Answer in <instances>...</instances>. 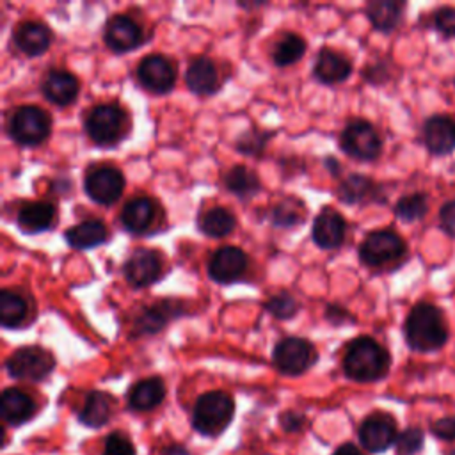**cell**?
Returning <instances> with one entry per match:
<instances>
[{"mask_svg": "<svg viewBox=\"0 0 455 455\" xmlns=\"http://www.w3.org/2000/svg\"><path fill=\"white\" fill-rule=\"evenodd\" d=\"M403 336L409 348L416 352H435L450 338L446 316L432 302H418L411 307L403 322Z\"/></svg>", "mask_w": 455, "mask_h": 455, "instance_id": "cell-1", "label": "cell"}, {"mask_svg": "<svg viewBox=\"0 0 455 455\" xmlns=\"http://www.w3.org/2000/svg\"><path fill=\"white\" fill-rule=\"evenodd\" d=\"M391 366L389 352L373 338H355L343 357V371L355 382H375L387 375Z\"/></svg>", "mask_w": 455, "mask_h": 455, "instance_id": "cell-2", "label": "cell"}, {"mask_svg": "<svg viewBox=\"0 0 455 455\" xmlns=\"http://www.w3.org/2000/svg\"><path fill=\"white\" fill-rule=\"evenodd\" d=\"M235 414L233 396L224 391H208L194 405L192 423L203 435H219L231 423Z\"/></svg>", "mask_w": 455, "mask_h": 455, "instance_id": "cell-3", "label": "cell"}, {"mask_svg": "<svg viewBox=\"0 0 455 455\" xmlns=\"http://www.w3.org/2000/svg\"><path fill=\"white\" fill-rule=\"evenodd\" d=\"M52 130L50 116L36 107V105H23L18 107L7 123V132L11 139L21 146H37L44 142Z\"/></svg>", "mask_w": 455, "mask_h": 455, "instance_id": "cell-4", "label": "cell"}, {"mask_svg": "<svg viewBox=\"0 0 455 455\" xmlns=\"http://www.w3.org/2000/svg\"><path fill=\"white\" fill-rule=\"evenodd\" d=\"M407 254L405 240L393 229H377L364 236L359 245V259L371 268L389 265Z\"/></svg>", "mask_w": 455, "mask_h": 455, "instance_id": "cell-5", "label": "cell"}, {"mask_svg": "<svg viewBox=\"0 0 455 455\" xmlns=\"http://www.w3.org/2000/svg\"><path fill=\"white\" fill-rule=\"evenodd\" d=\"M339 148L355 160L371 162L382 153V139L371 123L354 119L343 128L339 135Z\"/></svg>", "mask_w": 455, "mask_h": 455, "instance_id": "cell-6", "label": "cell"}, {"mask_svg": "<svg viewBox=\"0 0 455 455\" xmlns=\"http://www.w3.org/2000/svg\"><path fill=\"white\" fill-rule=\"evenodd\" d=\"M55 368L53 355L36 345L14 350L5 361V370L11 377L20 380H43Z\"/></svg>", "mask_w": 455, "mask_h": 455, "instance_id": "cell-7", "label": "cell"}, {"mask_svg": "<svg viewBox=\"0 0 455 455\" xmlns=\"http://www.w3.org/2000/svg\"><path fill=\"white\" fill-rule=\"evenodd\" d=\"M124 112L116 103L96 105L85 117V132L100 146H108L123 137Z\"/></svg>", "mask_w": 455, "mask_h": 455, "instance_id": "cell-8", "label": "cell"}, {"mask_svg": "<svg viewBox=\"0 0 455 455\" xmlns=\"http://www.w3.org/2000/svg\"><path fill=\"white\" fill-rule=\"evenodd\" d=\"M272 359L281 373L300 375L315 364L316 350L307 339L288 336L274 347Z\"/></svg>", "mask_w": 455, "mask_h": 455, "instance_id": "cell-9", "label": "cell"}, {"mask_svg": "<svg viewBox=\"0 0 455 455\" xmlns=\"http://www.w3.org/2000/svg\"><path fill=\"white\" fill-rule=\"evenodd\" d=\"M84 190L94 203L112 204L124 190V176L114 167H96L85 174Z\"/></svg>", "mask_w": 455, "mask_h": 455, "instance_id": "cell-10", "label": "cell"}, {"mask_svg": "<svg viewBox=\"0 0 455 455\" xmlns=\"http://www.w3.org/2000/svg\"><path fill=\"white\" fill-rule=\"evenodd\" d=\"M137 78L151 92L165 94L172 89L176 80L174 64L162 53L146 55L137 66Z\"/></svg>", "mask_w": 455, "mask_h": 455, "instance_id": "cell-11", "label": "cell"}, {"mask_svg": "<svg viewBox=\"0 0 455 455\" xmlns=\"http://www.w3.org/2000/svg\"><path fill=\"white\" fill-rule=\"evenodd\" d=\"M421 140L434 156H446L455 151V119L448 114H434L421 126Z\"/></svg>", "mask_w": 455, "mask_h": 455, "instance_id": "cell-12", "label": "cell"}, {"mask_svg": "<svg viewBox=\"0 0 455 455\" xmlns=\"http://www.w3.org/2000/svg\"><path fill=\"white\" fill-rule=\"evenodd\" d=\"M103 39L112 52L124 53L140 46L144 41V34L133 18L126 14H116L105 25Z\"/></svg>", "mask_w": 455, "mask_h": 455, "instance_id": "cell-13", "label": "cell"}, {"mask_svg": "<svg viewBox=\"0 0 455 455\" xmlns=\"http://www.w3.org/2000/svg\"><path fill=\"white\" fill-rule=\"evenodd\" d=\"M245 268H247L245 252L233 245L217 249L208 261V275L220 284H229L240 279Z\"/></svg>", "mask_w": 455, "mask_h": 455, "instance_id": "cell-14", "label": "cell"}, {"mask_svg": "<svg viewBox=\"0 0 455 455\" xmlns=\"http://www.w3.org/2000/svg\"><path fill=\"white\" fill-rule=\"evenodd\" d=\"M361 444L373 453L387 450L396 441V425L387 414H371L359 427Z\"/></svg>", "mask_w": 455, "mask_h": 455, "instance_id": "cell-15", "label": "cell"}, {"mask_svg": "<svg viewBox=\"0 0 455 455\" xmlns=\"http://www.w3.org/2000/svg\"><path fill=\"white\" fill-rule=\"evenodd\" d=\"M160 259L155 251L137 249L133 251L123 265L126 281L135 288H144L155 283L160 275Z\"/></svg>", "mask_w": 455, "mask_h": 455, "instance_id": "cell-16", "label": "cell"}, {"mask_svg": "<svg viewBox=\"0 0 455 455\" xmlns=\"http://www.w3.org/2000/svg\"><path fill=\"white\" fill-rule=\"evenodd\" d=\"M313 242L322 249H336L345 238V219L332 208H323L313 220Z\"/></svg>", "mask_w": 455, "mask_h": 455, "instance_id": "cell-17", "label": "cell"}, {"mask_svg": "<svg viewBox=\"0 0 455 455\" xmlns=\"http://www.w3.org/2000/svg\"><path fill=\"white\" fill-rule=\"evenodd\" d=\"M43 94L48 101L66 107L73 103L78 96V80L75 75L62 71V69H52L44 80H43Z\"/></svg>", "mask_w": 455, "mask_h": 455, "instance_id": "cell-18", "label": "cell"}, {"mask_svg": "<svg viewBox=\"0 0 455 455\" xmlns=\"http://www.w3.org/2000/svg\"><path fill=\"white\" fill-rule=\"evenodd\" d=\"M352 73V64L347 57H343L341 53L323 48L320 50L315 68H313V75L318 82L322 84H339L343 80H347Z\"/></svg>", "mask_w": 455, "mask_h": 455, "instance_id": "cell-19", "label": "cell"}, {"mask_svg": "<svg viewBox=\"0 0 455 455\" xmlns=\"http://www.w3.org/2000/svg\"><path fill=\"white\" fill-rule=\"evenodd\" d=\"M187 87L199 96L213 94L219 89V73L208 57L194 59L185 71Z\"/></svg>", "mask_w": 455, "mask_h": 455, "instance_id": "cell-20", "label": "cell"}, {"mask_svg": "<svg viewBox=\"0 0 455 455\" xmlns=\"http://www.w3.org/2000/svg\"><path fill=\"white\" fill-rule=\"evenodd\" d=\"M50 41L52 34L48 27L39 21H25L14 32L16 48L28 57H37L44 53L50 46Z\"/></svg>", "mask_w": 455, "mask_h": 455, "instance_id": "cell-21", "label": "cell"}, {"mask_svg": "<svg viewBox=\"0 0 455 455\" xmlns=\"http://www.w3.org/2000/svg\"><path fill=\"white\" fill-rule=\"evenodd\" d=\"M2 418L9 425H21L28 421L36 412L34 400L18 387H7L0 398Z\"/></svg>", "mask_w": 455, "mask_h": 455, "instance_id": "cell-22", "label": "cell"}, {"mask_svg": "<svg viewBox=\"0 0 455 455\" xmlns=\"http://www.w3.org/2000/svg\"><path fill=\"white\" fill-rule=\"evenodd\" d=\"M403 9H405L403 2L373 0V2L366 4L364 11H366V16L375 30L389 34L402 23Z\"/></svg>", "mask_w": 455, "mask_h": 455, "instance_id": "cell-23", "label": "cell"}, {"mask_svg": "<svg viewBox=\"0 0 455 455\" xmlns=\"http://www.w3.org/2000/svg\"><path fill=\"white\" fill-rule=\"evenodd\" d=\"M165 396V386L160 377H148L139 380L128 391V405L133 411H151L162 403Z\"/></svg>", "mask_w": 455, "mask_h": 455, "instance_id": "cell-24", "label": "cell"}, {"mask_svg": "<svg viewBox=\"0 0 455 455\" xmlns=\"http://www.w3.org/2000/svg\"><path fill=\"white\" fill-rule=\"evenodd\" d=\"M16 222L25 233H39L55 222V206L50 201H34L21 206Z\"/></svg>", "mask_w": 455, "mask_h": 455, "instance_id": "cell-25", "label": "cell"}, {"mask_svg": "<svg viewBox=\"0 0 455 455\" xmlns=\"http://www.w3.org/2000/svg\"><path fill=\"white\" fill-rule=\"evenodd\" d=\"M156 204L149 197H135L128 201L121 212L123 226L132 233H144L155 220Z\"/></svg>", "mask_w": 455, "mask_h": 455, "instance_id": "cell-26", "label": "cell"}, {"mask_svg": "<svg viewBox=\"0 0 455 455\" xmlns=\"http://www.w3.org/2000/svg\"><path fill=\"white\" fill-rule=\"evenodd\" d=\"M114 398L105 391H91L78 412V419L91 428L103 427L112 414Z\"/></svg>", "mask_w": 455, "mask_h": 455, "instance_id": "cell-27", "label": "cell"}, {"mask_svg": "<svg viewBox=\"0 0 455 455\" xmlns=\"http://www.w3.org/2000/svg\"><path fill=\"white\" fill-rule=\"evenodd\" d=\"M64 236L73 249H91L107 240V228L100 219H87L69 228Z\"/></svg>", "mask_w": 455, "mask_h": 455, "instance_id": "cell-28", "label": "cell"}, {"mask_svg": "<svg viewBox=\"0 0 455 455\" xmlns=\"http://www.w3.org/2000/svg\"><path fill=\"white\" fill-rule=\"evenodd\" d=\"M226 188L236 197L247 201L259 190V178L245 165H233L224 176Z\"/></svg>", "mask_w": 455, "mask_h": 455, "instance_id": "cell-29", "label": "cell"}, {"mask_svg": "<svg viewBox=\"0 0 455 455\" xmlns=\"http://www.w3.org/2000/svg\"><path fill=\"white\" fill-rule=\"evenodd\" d=\"M235 226H236L235 215L222 206L210 208L199 219V229L212 238H222L229 235L235 229Z\"/></svg>", "mask_w": 455, "mask_h": 455, "instance_id": "cell-30", "label": "cell"}, {"mask_svg": "<svg viewBox=\"0 0 455 455\" xmlns=\"http://www.w3.org/2000/svg\"><path fill=\"white\" fill-rule=\"evenodd\" d=\"M172 313V302L162 300L158 304H153L140 311V315L135 320V332L137 334H153L158 332L169 320Z\"/></svg>", "mask_w": 455, "mask_h": 455, "instance_id": "cell-31", "label": "cell"}, {"mask_svg": "<svg viewBox=\"0 0 455 455\" xmlns=\"http://www.w3.org/2000/svg\"><path fill=\"white\" fill-rule=\"evenodd\" d=\"M341 201L354 204V203H363L370 197L377 196V185L363 174H350L348 178H345L339 185L338 190Z\"/></svg>", "mask_w": 455, "mask_h": 455, "instance_id": "cell-32", "label": "cell"}, {"mask_svg": "<svg viewBox=\"0 0 455 455\" xmlns=\"http://www.w3.org/2000/svg\"><path fill=\"white\" fill-rule=\"evenodd\" d=\"M27 318V302L11 290L0 291V323L5 329L21 325Z\"/></svg>", "mask_w": 455, "mask_h": 455, "instance_id": "cell-33", "label": "cell"}, {"mask_svg": "<svg viewBox=\"0 0 455 455\" xmlns=\"http://www.w3.org/2000/svg\"><path fill=\"white\" fill-rule=\"evenodd\" d=\"M304 53H306V41L300 36L290 32L277 41L272 52V59L277 66H291L297 60H300Z\"/></svg>", "mask_w": 455, "mask_h": 455, "instance_id": "cell-34", "label": "cell"}, {"mask_svg": "<svg viewBox=\"0 0 455 455\" xmlns=\"http://www.w3.org/2000/svg\"><path fill=\"white\" fill-rule=\"evenodd\" d=\"M395 215L403 222L421 220L428 212V196L425 192H412L402 196L395 204Z\"/></svg>", "mask_w": 455, "mask_h": 455, "instance_id": "cell-35", "label": "cell"}, {"mask_svg": "<svg viewBox=\"0 0 455 455\" xmlns=\"http://www.w3.org/2000/svg\"><path fill=\"white\" fill-rule=\"evenodd\" d=\"M272 224L279 228H291L304 220V206L297 199H284L272 210Z\"/></svg>", "mask_w": 455, "mask_h": 455, "instance_id": "cell-36", "label": "cell"}, {"mask_svg": "<svg viewBox=\"0 0 455 455\" xmlns=\"http://www.w3.org/2000/svg\"><path fill=\"white\" fill-rule=\"evenodd\" d=\"M267 311L270 315H274L275 318H281V320H286V318H291L295 316V313L299 311V304L297 300L288 293V291H279L275 295H272L267 304H265Z\"/></svg>", "mask_w": 455, "mask_h": 455, "instance_id": "cell-37", "label": "cell"}, {"mask_svg": "<svg viewBox=\"0 0 455 455\" xmlns=\"http://www.w3.org/2000/svg\"><path fill=\"white\" fill-rule=\"evenodd\" d=\"M432 27L441 37L455 39V7L441 5L432 14Z\"/></svg>", "mask_w": 455, "mask_h": 455, "instance_id": "cell-38", "label": "cell"}, {"mask_svg": "<svg viewBox=\"0 0 455 455\" xmlns=\"http://www.w3.org/2000/svg\"><path fill=\"white\" fill-rule=\"evenodd\" d=\"M423 444V432L421 428L411 427L405 428L396 437V455H416Z\"/></svg>", "mask_w": 455, "mask_h": 455, "instance_id": "cell-39", "label": "cell"}, {"mask_svg": "<svg viewBox=\"0 0 455 455\" xmlns=\"http://www.w3.org/2000/svg\"><path fill=\"white\" fill-rule=\"evenodd\" d=\"M270 133L268 132H261V130H251L243 135L238 137L236 140V149L240 153H245V155H259L268 140Z\"/></svg>", "mask_w": 455, "mask_h": 455, "instance_id": "cell-40", "label": "cell"}, {"mask_svg": "<svg viewBox=\"0 0 455 455\" xmlns=\"http://www.w3.org/2000/svg\"><path fill=\"white\" fill-rule=\"evenodd\" d=\"M103 455H135V446L123 432H114L105 441Z\"/></svg>", "mask_w": 455, "mask_h": 455, "instance_id": "cell-41", "label": "cell"}, {"mask_svg": "<svg viewBox=\"0 0 455 455\" xmlns=\"http://www.w3.org/2000/svg\"><path fill=\"white\" fill-rule=\"evenodd\" d=\"M439 228L450 238H455V199L446 201L439 208Z\"/></svg>", "mask_w": 455, "mask_h": 455, "instance_id": "cell-42", "label": "cell"}, {"mask_svg": "<svg viewBox=\"0 0 455 455\" xmlns=\"http://www.w3.org/2000/svg\"><path fill=\"white\" fill-rule=\"evenodd\" d=\"M432 432L439 439H446V441L455 439V416H448V418H441V419L434 421Z\"/></svg>", "mask_w": 455, "mask_h": 455, "instance_id": "cell-43", "label": "cell"}, {"mask_svg": "<svg viewBox=\"0 0 455 455\" xmlns=\"http://www.w3.org/2000/svg\"><path fill=\"white\" fill-rule=\"evenodd\" d=\"M364 78L371 84H384L389 80V69L384 62H377V64H371L368 68H364Z\"/></svg>", "mask_w": 455, "mask_h": 455, "instance_id": "cell-44", "label": "cell"}, {"mask_svg": "<svg viewBox=\"0 0 455 455\" xmlns=\"http://www.w3.org/2000/svg\"><path fill=\"white\" fill-rule=\"evenodd\" d=\"M304 425V416L302 414H297V412H284L281 414V427L286 430V432H297L300 430Z\"/></svg>", "mask_w": 455, "mask_h": 455, "instance_id": "cell-45", "label": "cell"}, {"mask_svg": "<svg viewBox=\"0 0 455 455\" xmlns=\"http://www.w3.org/2000/svg\"><path fill=\"white\" fill-rule=\"evenodd\" d=\"M332 455H363V453H361V450H359L355 444H352V443H345V444L338 446V448H336V451H334Z\"/></svg>", "mask_w": 455, "mask_h": 455, "instance_id": "cell-46", "label": "cell"}, {"mask_svg": "<svg viewBox=\"0 0 455 455\" xmlns=\"http://www.w3.org/2000/svg\"><path fill=\"white\" fill-rule=\"evenodd\" d=\"M162 455H190V451L180 444H172V446H167Z\"/></svg>", "mask_w": 455, "mask_h": 455, "instance_id": "cell-47", "label": "cell"}]
</instances>
